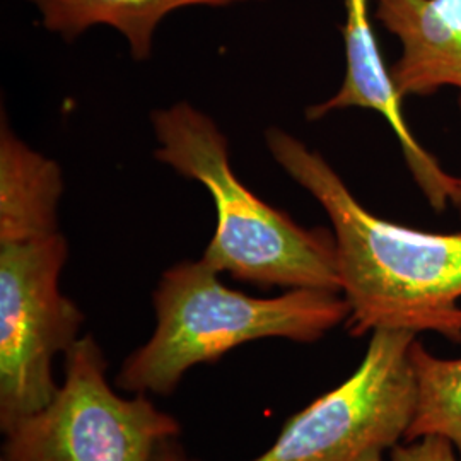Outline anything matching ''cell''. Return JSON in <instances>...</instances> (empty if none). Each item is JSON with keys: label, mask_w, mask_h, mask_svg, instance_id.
<instances>
[{"label": "cell", "mask_w": 461, "mask_h": 461, "mask_svg": "<svg viewBox=\"0 0 461 461\" xmlns=\"http://www.w3.org/2000/svg\"><path fill=\"white\" fill-rule=\"evenodd\" d=\"M276 163L313 195L331 222L340 294L352 337L376 330L432 331L461 344V232L384 221L352 195L316 150L282 129L265 132Z\"/></svg>", "instance_id": "6da1fadb"}, {"label": "cell", "mask_w": 461, "mask_h": 461, "mask_svg": "<svg viewBox=\"0 0 461 461\" xmlns=\"http://www.w3.org/2000/svg\"><path fill=\"white\" fill-rule=\"evenodd\" d=\"M152 301L156 329L115 378L133 395H173L192 367L215 363L236 347L265 339L312 344L348 318L339 293L289 289L276 297L248 296L224 285L202 258L167 268Z\"/></svg>", "instance_id": "7a4b0ae2"}, {"label": "cell", "mask_w": 461, "mask_h": 461, "mask_svg": "<svg viewBox=\"0 0 461 461\" xmlns=\"http://www.w3.org/2000/svg\"><path fill=\"white\" fill-rule=\"evenodd\" d=\"M156 159L202 183L217 224L202 260L260 289H320L340 294L333 232L306 230L257 197L230 167V144L214 120L190 103L152 113Z\"/></svg>", "instance_id": "3957f363"}, {"label": "cell", "mask_w": 461, "mask_h": 461, "mask_svg": "<svg viewBox=\"0 0 461 461\" xmlns=\"http://www.w3.org/2000/svg\"><path fill=\"white\" fill-rule=\"evenodd\" d=\"M93 335L64 354V383L49 403L4 432L5 461H152L180 438L178 419L148 395H118Z\"/></svg>", "instance_id": "277c9868"}, {"label": "cell", "mask_w": 461, "mask_h": 461, "mask_svg": "<svg viewBox=\"0 0 461 461\" xmlns=\"http://www.w3.org/2000/svg\"><path fill=\"white\" fill-rule=\"evenodd\" d=\"M415 339L409 331H373L357 369L289 417L276 443L251 461L388 460L407 441L417 411Z\"/></svg>", "instance_id": "5b68a950"}, {"label": "cell", "mask_w": 461, "mask_h": 461, "mask_svg": "<svg viewBox=\"0 0 461 461\" xmlns=\"http://www.w3.org/2000/svg\"><path fill=\"white\" fill-rule=\"evenodd\" d=\"M68 247L59 230L0 245V429L41 411L59 386L53 361L81 337L84 314L60 291Z\"/></svg>", "instance_id": "8992f818"}, {"label": "cell", "mask_w": 461, "mask_h": 461, "mask_svg": "<svg viewBox=\"0 0 461 461\" xmlns=\"http://www.w3.org/2000/svg\"><path fill=\"white\" fill-rule=\"evenodd\" d=\"M346 24L342 28L346 43V77L331 98L308 108L310 120H318L331 112L363 108L376 112L395 133L403 159L412 173L429 205L443 212L455 190L456 176L446 173L438 159L422 148L402 112V96L396 93L390 68L379 51L371 26L367 0H344Z\"/></svg>", "instance_id": "52a82bcc"}, {"label": "cell", "mask_w": 461, "mask_h": 461, "mask_svg": "<svg viewBox=\"0 0 461 461\" xmlns=\"http://www.w3.org/2000/svg\"><path fill=\"white\" fill-rule=\"evenodd\" d=\"M376 19L402 45L390 68L402 98L429 96L443 87L461 91V30L434 0H378Z\"/></svg>", "instance_id": "ba28073f"}, {"label": "cell", "mask_w": 461, "mask_h": 461, "mask_svg": "<svg viewBox=\"0 0 461 461\" xmlns=\"http://www.w3.org/2000/svg\"><path fill=\"white\" fill-rule=\"evenodd\" d=\"M62 169L23 142L2 116L0 245L26 243L59 232Z\"/></svg>", "instance_id": "9c48e42d"}, {"label": "cell", "mask_w": 461, "mask_h": 461, "mask_svg": "<svg viewBox=\"0 0 461 461\" xmlns=\"http://www.w3.org/2000/svg\"><path fill=\"white\" fill-rule=\"evenodd\" d=\"M38 7L43 26L68 41L96 26L118 30L129 41L137 62L152 51V36L163 17L190 5L224 7L243 0H32Z\"/></svg>", "instance_id": "30bf717a"}, {"label": "cell", "mask_w": 461, "mask_h": 461, "mask_svg": "<svg viewBox=\"0 0 461 461\" xmlns=\"http://www.w3.org/2000/svg\"><path fill=\"white\" fill-rule=\"evenodd\" d=\"M411 359L417 379V411L407 441L443 436L461 461V357H438L415 339Z\"/></svg>", "instance_id": "8fae6325"}, {"label": "cell", "mask_w": 461, "mask_h": 461, "mask_svg": "<svg viewBox=\"0 0 461 461\" xmlns=\"http://www.w3.org/2000/svg\"><path fill=\"white\" fill-rule=\"evenodd\" d=\"M386 461H460L455 446L443 436H422L400 443Z\"/></svg>", "instance_id": "7c38bea8"}, {"label": "cell", "mask_w": 461, "mask_h": 461, "mask_svg": "<svg viewBox=\"0 0 461 461\" xmlns=\"http://www.w3.org/2000/svg\"><path fill=\"white\" fill-rule=\"evenodd\" d=\"M152 461H200L194 456H190L186 453V449L183 447L182 443L178 441V438L175 439H167L163 445L158 447L156 455Z\"/></svg>", "instance_id": "4fadbf2b"}, {"label": "cell", "mask_w": 461, "mask_h": 461, "mask_svg": "<svg viewBox=\"0 0 461 461\" xmlns=\"http://www.w3.org/2000/svg\"><path fill=\"white\" fill-rule=\"evenodd\" d=\"M451 203L456 207V211H458L461 217V175L456 176L455 190H453V195H451Z\"/></svg>", "instance_id": "5bb4252c"}, {"label": "cell", "mask_w": 461, "mask_h": 461, "mask_svg": "<svg viewBox=\"0 0 461 461\" xmlns=\"http://www.w3.org/2000/svg\"><path fill=\"white\" fill-rule=\"evenodd\" d=\"M0 461H5V460H4V458H2V460H0Z\"/></svg>", "instance_id": "9a60e30c"}]
</instances>
